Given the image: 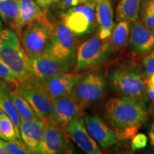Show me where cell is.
Masks as SVG:
<instances>
[{
	"mask_svg": "<svg viewBox=\"0 0 154 154\" xmlns=\"http://www.w3.org/2000/svg\"><path fill=\"white\" fill-rule=\"evenodd\" d=\"M107 41L96 34L80 45L76 56V71L83 72L93 69L103 63L107 57Z\"/></svg>",
	"mask_w": 154,
	"mask_h": 154,
	"instance_id": "9c48e42d",
	"label": "cell"
},
{
	"mask_svg": "<svg viewBox=\"0 0 154 154\" xmlns=\"http://www.w3.org/2000/svg\"><path fill=\"white\" fill-rule=\"evenodd\" d=\"M45 121L39 119H21L20 134L22 142L30 153H39L44 139Z\"/></svg>",
	"mask_w": 154,
	"mask_h": 154,
	"instance_id": "2e32d148",
	"label": "cell"
},
{
	"mask_svg": "<svg viewBox=\"0 0 154 154\" xmlns=\"http://www.w3.org/2000/svg\"><path fill=\"white\" fill-rule=\"evenodd\" d=\"M84 121L88 134L103 149H107L119 140L115 131L99 116L85 115Z\"/></svg>",
	"mask_w": 154,
	"mask_h": 154,
	"instance_id": "8fae6325",
	"label": "cell"
},
{
	"mask_svg": "<svg viewBox=\"0 0 154 154\" xmlns=\"http://www.w3.org/2000/svg\"><path fill=\"white\" fill-rule=\"evenodd\" d=\"M2 20H1V19H0V31L1 30H2Z\"/></svg>",
	"mask_w": 154,
	"mask_h": 154,
	"instance_id": "f35d334b",
	"label": "cell"
},
{
	"mask_svg": "<svg viewBox=\"0 0 154 154\" xmlns=\"http://www.w3.org/2000/svg\"><path fill=\"white\" fill-rule=\"evenodd\" d=\"M54 29L47 17L26 25L21 33V43L25 52L32 58L44 53Z\"/></svg>",
	"mask_w": 154,
	"mask_h": 154,
	"instance_id": "52a82bcc",
	"label": "cell"
},
{
	"mask_svg": "<svg viewBox=\"0 0 154 154\" xmlns=\"http://www.w3.org/2000/svg\"><path fill=\"white\" fill-rule=\"evenodd\" d=\"M66 131L54 122H45L44 139L40 154H63L72 153Z\"/></svg>",
	"mask_w": 154,
	"mask_h": 154,
	"instance_id": "30bf717a",
	"label": "cell"
},
{
	"mask_svg": "<svg viewBox=\"0 0 154 154\" xmlns=\"http://www.w3.org/2000/svg\"><path fill=\"white\" fill-rule=\"evenodd\" d=\"M5 115H7V114H6L5 111H4L1 108H0V119L2 118L4 116H5Z\"/></svg>",
	"mask_w": 154,
	"mask_h": 154,
	"instance_id": "74e56055",
	"label": "cell"
},
{
	"mask_svg": "<svg viewBox=\"0 0 154 154\" xmlns=\"http://www.w3.org/2000/svg\"><path fill=\"white\" fill-rule=\"evenodd\" d=\"M142 0H120L116 11V21H128L136 22L139 17L140 5Z\"/></svg>",
	"mask_w": 154,
	"mask_h": 154,
	"instance_id": "44dd1931",
	"label": "cell"
},
{
	"mask_svg": "<svg viewBox=\"0 0 154 154\" xmlns=\"http://www.w3.org/2000/svg\"><path fill=\"white\" fill-rule=\"evenodd\" d=\"M60 20L76 36H85L93 33L96 27L95 2L79 5L60 14Z\"/></svg>",
	"mask_w": 154,
	"mask_h": 154,
	"instance_id": "ba28073f",
	"label": "cell"
},
{
	"mask_svg": "<svg viewBox=\"0 0 154 154\" xmlns=\"http://www.w3.org/2000/svg\"><path fill=\"white\" fill-rule=\"evenodd\" d=\"M42 8L47 9L51 6L55 5L59 0H34Z\"/></svg>",
	"mask_w": 154,
	"mask_h": 154,
	"instance_id": "d6a6232c",
	"label": "cell"
},
{
	"mask_svg": "<svg viewBox=\"0 0 154 154\" xmlns=\"http://www.w3.org/2000/svg\"><path fill=\"white\" fill-rule=\"evenodd\" d=\"M97 35L103 41L110 38L114 27L112 0H94Z\"/></svg>",
	"mask_w": 154,
	"mask_h": 154,
	"instance_id": "ac0fdd59",
	"label": "cell"
},
{
	"mask_svg": "<svg viewBox=\"0 0 154 154\" xmlns=\"http://www.w3.org/2000/svg\"><path fill=\"white\" fill-rule=\"evenodd\" d=\"M128 43L134 54H147L154 49V32L138 20L131 22Z\"/></svg>",
	"mask_w": 154,
	"mask_h": 154,
	"instance_id": "5bb4252c",
	"label": "cell"
},
{
	"mask_svg": "<svg viewBox=\"0 0 154 154\" xmlns=\"http://www.w3.org/2000/svg\"><path fill=\"white\" fill-rule=\"evenodd\" d=\"M109 83L119 96L145 100L146 83L140 71L133 65L121 64L110 72Z\"/></svg>",
	"mask_w": 154,
	"mask_h": 154,
	"instance_id": "3957f363",
	"label": "cell"
},
{
	"mask_svg": "<svg viewBox=\"0 0 154 154\" xmlns=\"http://www.w3.org/2000/svg\"><path fill=\"white\" fill-rule=\"evenodd\" d=\"M53 24L52 34L44 52L72 68L76 61V36L61 20Z\"/></svg>",
	"mask_w": 154,
	"mask_h": 154,
	"instance_id": "5b68a950",
	"label": "cell"
},
{
	"mask_svg": "<svg viewBox=\"0 0 154 154\" xmlns=\"http://www.w3.org/2000/svg\"><path fill=\"white\" fill-rule=\"evenodd\" d=\"M0 154H10L8 149L6 147L5 140L0 138Z\"/></svg>",
	"mask_w": 154,
	"mask_h": 154,
	"instance_id": "e575fe53",
	"label": "cell"
},
{
	"mask_svg": "<svg viewBox=\"0 0 154 154\" xmlns=\"http://www.w3.org/2000/svg\"><path fill=\"white\" fill-rule=\"evenodd\" d=\"M65 131L81 149L88 154L101 153V149L86 129L84 119L78 116L65 126Z\"/></svg>",
	"mask_w": 154,
	"mask_h": 154,
	"instance_id": "9a60e30c",
	"label": "cell"
},
{
	"mask_svg": "<svg viewBox=\"0 0 154 154\" xmlns=\"http://www.w3.org/2000/svg\"><path fill=\"white\" fill-rule=\"evenodd\" d=\"M103 116L119 140L131 139L146 122L149 112L145 101L127 96L111 98L105 103Z\"/></svg>",
	"mask_w": 154,
	"mask_h": 154,
	"instance_id": "6da1fadb",
	"label": "cell"
},
{
	"mask_svg": "<svg viewBox=\"0 0 154 154\" xmlns=\"http://www.w3.org/2000/svg\"><path fill=\"white\" fill-rule=\"evenodd\" d=\"M20 14L19 0H0V17L14 29Z\"/></svg>",
	"mask_w": 154,
	"mask_h": 154,
	"instance_id": "7402d4cb",
	"label": "cell"
},
{
	"mask_svg": "<svg viewBox=\"0 0 154 154\" xmlns=\"http://www.w3.org/2000/svg\"><path fill=\"white\" fill-rule=\"evenodd\" d=\"M146 94L149 96L152 105L154 107V89L149 86H146Z\"/></svg>",
	"mask_w": 154,
	"mask_h": 154,
	"instance_id": "836d02e7",
	"label": "cell"
},
{
	"mask_svg": "<svg viewBox=\"0 0 154 154\" xmlns=\"http://www.w3.org/2000/svg\"><path fill=\"white\" fill-rule=\"evenodd\" d=\"M19 5L20 14L13 29L20 35L26 25L46 17L47 12L34 0H19Z\"/></svg>",
	"mask_w": 154,
	"mask_h": 154,
	"instance_id": "d6986e66",
	"label": "cell"
},
{
	"mask_svg": "<svg viewBox=\"0 0 154 154\" xmlns=\"http://www.w3.org/2000/svg\"><path fill=\"white\" fill-rule=\"evenodd\" d=\"M148 143V138L145 134H138L135 135L131 141L133 151L143 149L146 147Z\"/></svg>",
	"mask_w": 154,
	"mask_h": 154,
	"instance_id": "4dcf8cb0",
	"label": "cell"
},
{
	"mask_svg": "<svg viewBox=\"0 0 154 154\" xmlns=\"http://www.w3.org/2000/svg\"><path fill=\"white\" fill-rule=\"evenodd\" d=\"M91 1L92 0H59L55 5L57 9L64 11L72 7L88 3Z\"/></svg>",
	"mask_w": 154,
	"mask_h": 154,
	"instance_id": "f546056e",
	"label": "cell"
},
{
	"mask_svg": "<svg viewBox=\"0 0 154 154\" xmlns=\"http://www.w3.org/2000/svg\"><path fill=\"white\" fill-rule=\"evenodd\" d=\"M130 23L123 20L114 25L110 38L107 40V54L119 52L126 47L129 37Z\"/></svg>",
	"mask_w": 154,
	"mask_h": 154,
	"instance_id": "ffe728a7",
	"label": "cell"
},
{
	"mask_svg": "<svg viewBox=\"0 0 154 154\" xmlns=\"http://www.w3.org/2000/svg\"><path fill=\"white\" fill-rule=\"evenodd\" d=\"M17 89L28 101L38 119L45 122H53V99L39 81L30 78L19 83Z\"/></svg>",
	"mask_w": 154,
	"mask_h": 154,
	"instance_id": "8992f818",
	"label": "cell"
},
{
	"mask_svg": "<svg viewBox=\"0 0 154 154\" xmlns=\"http://www.w3.org/2000/svg\"><path fill=\"white\" fill-rule=\"evenodd\" d=\"M143 75L146 79H149L154 73V49L147 53L142 61Z\"/></svg>",
	"mask_w": 154,
	"mask_h": 154,
	"instance_id": "4316f807",
	"label": "cell"
},
{
	"mask_svg": "<svg viewBox=\"0 0 154 154\" xmlns=\"http://www.w3.org/2000/svg\"><path fill=\"white\" fill-rule=\"evenodd\" d=\"M0 58L16 74L19 83L31 78L29 58L21 44L18 33L12 29L0 31Z\"/></svg>",
	"mask_w": 154,
	"mask_h": 154,
	"instance_id": "7a4b0ae2",
	"label": "cell"
},
{
	"mask_svg": "<svg viewBox=\"0 0 154 154\" xmlns=\"http://www.w3.org/2000/svg\"><path fill=\"white\" fill-rule=\"evenodd\" d=\"M0 108L5 111L6 114L8 116L9 118L12 121L15 129H16L17 138L22 140L20 134V116L19 114L14 101L9 94H1L0 95Z\"/></svg>",
	"mask_w": 154,
	"mask_h": 154,
	"instance_id": "603a6c76",
	"label": "cell"
},
{
	"mask_svg": "<svg viewBox=\"0 0 154 154\" xmlns=\"http://www.w3.org/2000/svg\"><path fill=\"white\" fill-rule=\"evenodd\" d=\"M108 82L101 70H93L81 75L71 95L84 110L96 104L106 96Z\"/></svg>",
	"mask_w": 154,
	"mask_h": 154,
	"instance_id": "277c9868",
	"label": "cell"
},
{
	"mask_svg": "<svg viewBox=\"0 0 154 154\" xmlns=\"http://www.w3.org/2000/svg\"><path fill=\"white\" fill-rule=\"evenodd\" d=\"M149 140L150 143H151V146L154 148V124L152 125L151 127V129L149 131Z\"/></svg>",
	"mask_w": 154,
	"mask_h": 154,
	"instance_id": "d590c367",
	"label": "cell"
},
{
	"mask_svg": "<svg viewBox=\"0 0 154 154\" xmlns=\"http://www.w3.org/2000/svg\"><path fill=\"white\" fill-rule=\"evenodd\" d=\"M5 143L10 154H27L30 153L22 141H6Z\"/></svg>",
	"mask_w": 154,
	"mask_h": 154,
	"instance_id": "f1b7e54d",
	"label": "cell"
},
{
	"mask_svg": "<svg viewBox=\"0 0 154 154\" xmlns=\"http://www.w3.org/2000/svg\"><path fill=\"white\" fill-rule=\"evenodd\" d=\"M81 74L76 73L60 72L39 81L49 92L51 98L71 94L74 84Z\"/></svg>",
	"mask_w": 154,
	"mask_h": 154,
	"instance_id": "e0dca14e",
	"label": "cell"
},
{
	"mask_svg": "<svg viewBox=\"0 0 154 154\" xmlns=\"http://www.w3.org/2000/svg\"><path fill=\"white\" fill-rule=\"evenodd\" d=\"M0 79L14 84H19V80L16 74L1 58H0Z\"/></svg>",
	"mask_w": 154,
	"mask_h": 154,
	"instance_id": "83f0119b",
	"label": "cell"
},
{
	"mask_svg": "<svg viewBox=\"0 0 154 154\" xmlns=\"http://www.w3.org/2000/svg\"><path fill=\"white\" fill-rule=\"evenodd\" d=\"M142 23L147 28L154 32V0H145L142 6Z\"/></svg>",
	"mask_w": 154,
	"mask_h": 154,
	"instance_id": "484cf974",
	"label": "cell"
},
{
	"mask_svg": "<svg viewBox=\"0 0 154 154\" xmlns=\"http://www.w3.org/2000/svg\"><path fill=\"white\" fill-rule=\"evenodd\" d=\"M70 69L67 65L45 52L29 58L31 78L38 81H42L58 73L68 72Z\"/></svg>",
	"mask_w": 154,
	"mask_h": 154,
	"instance_id": "7c38bea8",
	"label": "cell"
},
{
	"mask_svg": "<svg viewBox=\"0 0 154 154\" xmlns=\"http://www.w3.org/2000/svg\"><path fill=\"white\" fill-rule=\"evenodd\" d=\"M53 99V122L65 128L73 120L81 116L83 109L76 103L71 94L58 96Z\"/></svg>",
	"mask_w": 154,
	"mask_h": 154,
	"instance_id": "4fadbf2b",
	"label": "cell"
},
{
	"mask_svg": "<svg viewBox=\"0 0 154 154\" xmlns=\"http://www.w3.org/2000/svg\"><path fill=\"white\" fill-rule=\"evenodd\" d=\"M9 95L14 101L21 119L25 120H34L38 119L28 101L17 88L9 92Z\"/></svg>",
	"mask_w": 154,
	"mask_h": 154,
	"instance_id": "cb8c5ba5",
	"label": "cell"
},
{
	"mask_svg": "<svg viewBox=\"0 0 154 154\" xmlns=\"http://www.w3.org/2000/svg\"><path fill=\"white\" fill-rule=\"evenodd\" d=\"M18 84H14L7 81L3 80L0 79V95L1 94H9V92L14 89V87H17Z\"/></svg>",
	"mask_w": 154,
	"mask_h": 154,
	"instance_id": "1f68e13d",
	"label": "cell"
},
{
	"mask_svg": "<svg viewBox=\"0 0 154 154\" xmlns=\"http://www.w3.org/2000/svg\"><path fill=\"white\" fill-rule=\"evenodd\" d=\"M0 138L6 141H22L17 138L15 127L7 115L0 119Z\"/></svg>",
	"mask_w": 154,
	"mask_h": 154,
	"instance_id": "d4e9b609",
	"label": "cell"
},
{
	"mask_svg": "<svg viewBox=\"0 0 154 154\" xmlns=\"http://www.w3.org/2000/svg\"><path fill=\"white\" fill-rule=\"evenodd\" d=\"M146 86H149L154 89V73L149 79H146Z\"/></svg>",
	"mask_w": 154,
	"mask_h": 154,
	"instance_id": "8d00e7d4",
	"label": "cell"
}]
</instances>
